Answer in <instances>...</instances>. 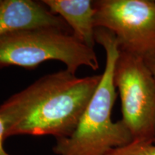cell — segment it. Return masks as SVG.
Returning a JSON list of instances; mask_svg holds the SVG:
<instances>
[{
	"instance_id": "1",
	"label": "cell",
	"mask_w": 155,
	"mask_h": 155,
	"mask_svg": "<svg viewBox=\"0 0 155 155\" xmlns=\"http://www.w3.org/2000/svg\"><path fill=\"white\" fill-rule=\"evenodd\" d=\"M101 75L77 77L67 69L44 75L0 105L5 138H66L74 132Z\"/></svg>"
},
{
	"instance_id": "2",
	"label": "cell",
	"mask_w": 155,
	"mask_h": 155,
	"mask_svg": "<svg viewBox=\"0 0 155 155\" xmlns=\"http://www.w3.org/2000/svg\"><path fill=\"white\" fill-rule=\"evenodd\" d=\"M95 40L105 50L104 71L74 132L57 139L53 152L58 155H106L133 141L121 119L116 122L111 119L116 99L114 71L119 54V43L112 32L101 28L96 29Z\"/></svg>"
},
{
	"instance_id": "3",
	"label": "cell",
	"mask_w": 155,
	"mask_h": 155,
	"mask_svg": "<svg viewBox=\"0 0 155 155\" xmlns=\"http://www.w3.org/2000/svg\"><path fill=\"white\" fill-rule=\"evenodd\" d=\"M50 61L62 62L75 74L81 66L94 71L99 68L94 48L68 31L40 28L17 31L0 38V68L18 66L32 69Z\"/></svg>"
},
{
	"instance_id": "4",
	"label": "cell",
	"mask_w": 155,
	"mask_h": 155,
	"mask_svg": "<svg viewBox=\"0 0 155 155\" xmlns=\"http://www.w3.org/2000/svg\"><path fill=\"white\" fill-rule=\"evenodd\" d=\"M114 81L121 103V121L133 140L155 142V78L140 55L119 50Z\"/></svg>"
},
{
	"instance_id": "5",
	"label": "cell",
	"mask_w": 155,
	"mask_h": 155,
	"mask_svg": "<svg viewBox=\"0 0 155 155\" xmlns=\"http://www.w3.org/2000/svg\"><path fill=\"white\" fill-rule=\"evenodd\" d=\"M96 28L112 32L119 50L144 58L155 53V0L94 1Z\"/></svg>"
},
{
	"instance_id": "6",
	"label": "cell",
	"mask_w": 155,
	"mask_h": 155,
	"mask_svg": "<svg viewBox=\"0 0 155 155\" xmlns=\"http://www.w3.org/2000/svg\"><path fill=\"white\" fill-rule=\"evenodd\" d=\"M40 28L72 32L66 22L42 1L3 0L0 7V38L17 31Z\"/></svg>"
},
{
	"instance_id": "7",
	"label": "cell",
	"mask_w": 155,
	"mask_h": 155,
	"mask_svg": "<svg viewBox=\"0 0 155 155\" xmlns=\"http://www.w3.org/2000/svg\"><path fill=\"white\" fill-rule=\"evenodd\" d=\"M52 12L66 22L73 35L89 48H94L95 13L94 1L91 0H42Z\"/></svg>"
},
{
	"instance_id": "8",
	"label": "cell",
	"mask_w": 155,
	"mask_h": 155,
	"mask_svg": "<svg viewBox=\"0 0 155 155\" xmlns=\"http://www.w3.org/2000/svg\"><path fill=\"white\" fill-rule=\"evenodd\" d=\"M106 155H155V143L133 140L114 149Z\"/></svg>"
},
{
	"instance_id": "9",
	"label": "cell",
	"mask_w": 155,
	"mask_h": 155,
	"mask_svg": "<svg viewBox=\"0 0 155 155\" xmlns=\"http://www.w3.org/2000/svg\"><path fill=\"white\" fill-rule=\"evenodd\" d=\"M5 129L2 120L0 119V155H12L5 150L4 141L5 140Z\"/></svg>"
},
{
	"instance_id": "10",
	"label": "cell",
	"mask_w": 155,
	"mask_h": 155,
	"mask_svg": "<svg viewBox=\"0 0 155 155\" xmlns=\"http://www.w3.org/2000/svg\"><path fill=\"white\" fill-rule=\"evenodd\" d=\"M147 65L150 68L152 71L153 75L155 78V53H151L150 55H147L144 58ZM155 143V142H154Z\"/></svg>"
},
{
	"instance_id": "11",
	"label": "cell",
	"mask_w": 155,
	"mask_h": 155,
	"mask_svg": "<svg viewBox=\"0 0 155 155\" xmlns=\"http://www.w3.org/2000/svg\"><path fill=\"white\" fill-rule=\"evenodd\" d=\"M2 2H3V0H0V7H1V5H2Z\"/></svg>"
}]
</instances>
